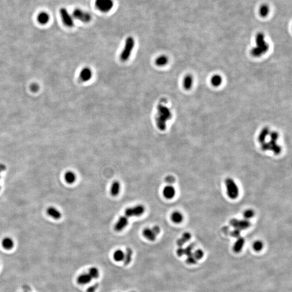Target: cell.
I'll list each match as a JSON object with an SVG mask.
<instances>
[{
    "label": "cell",
    "instance_id": "5bb4252c",
    "mask_svg": "<svg viewBox=\"0 0 292 292\" xmlns=\"http://www.w3.org/2000/svg\"><path fill=\"white\" fill-rule=\"evenodd\" d=\"M169 58L166 55H162L157 57L155 60V64L159 67H164L168 63Z\"/></svg>",
    "mask_w": 292,
    "mask_h": 292
},
{
    "label": "cell",
    "instance_id": "30bf717a",
    "mask_svg": "<svg viewBox=\"0 0 292 292\" xmlns=\"http://www.w3.org/2000/svg\"><path fill=\"white\" fill-rule=\"evenodd\" d=\"M93 71L92 69L88 67H84L82 69L79 74L80 80L83 82L89 81L93 77Z\"/></svg>",
    "mask_w": 292,
    "mask_h": 292
},
{
    "label": "cell",
    "instance_id": "836d02e7",
    "mask_svg": "<svg viewBox=\"0 0 292 292\" xmlns=\"http://www.w3.org/2000/svg\"><path fill=\"white\" fill-rule=\"evenodd\" d=\"M193 255L194 258L198 260H200L203 258V255H204V253L203 250L201 249H197L195 250L194 253H193Z\"/></svg>",
    "mask_w": 292,
    "mask_h": 292
},
{
    "label": "cell",
    "instance_id": "d6986e66",
    "mask_svg": "<svg viewBox=\"0 0 292 292\" xmlns=\"http://www.w3.org/2000/svg\"><path fill=\"white\" fill-rule=\"evenodd\" d=\"M2 246L4 249L11 250L14 246V242L11 238H4L2 241Z\"/></svg>",
    "mask_w": 292,
    "mask_h": 292
},
{
    "label": "cell",
    "instance_id": "f35d334b",
    "mask_svg": "<svg viewBox=\"0 0 292 292\" xmlns=\"http://www.w3.org/2000/svg\"><path fill=\"white\" fill-rule=\"evenodd\" d=\"M240 234H241V230H237V229H235L230 233L231 236L233 238H237V239L240 237Z\"/></svg>",
    "mask_w": 292,
    "mask_h": 292
},
{
    "label": "cell",
    "instance_id": "60d3db41",
    "mask_svg": "<svg viewBox=\"0 0 292 292\" xmlns=\"http://www.w3.org/2000/svg\"><path fill=\"white\" fill-rule=\"evenodd\" d=\"M261 148L262 150L264 151L270 150V145L269 142H263L261 144Z\"/></svg>",
    "mask_w": 292,
    "mask_h": 292
},
{
    "label": "cell",
    "instance_id": "4dcf8cb0",
    "mask_svg": "<svg viewBox=\"0 0 292 292\" xmlns=\"http://www.w3.org/2000/svg\"><path fill=\"white\" fill-rule=\"evenodd\" d=\"M269 8L268 6L266 4H263L262 5L260 9H259V13L262 17L267 16L268 14H269Z\"/></svg>",
    "mask_w": 292,
    "mask_h": 292
},
{
    "label": "cell",
    "instance_id": "f6af8a7d",
    "mask_svg": "<svg viewBox=\"0 0 292 292\" xmlns=\"http://www.w3.org/2000/svg\"><path fill=\"white\" fill-rule=\"evenodd\" d=\"M152 230L157 235V234H159L160 233V228L159 226H155L154 227H153V228H152Z\"/></svg>",
    "mask_w": 292,
    "mask_h": 292
},
{
    "label": "cell",
    "instance_id": "9a60e30c",
    "mask_svg": "<svg viewBox=\"0 0 292 292\" xmlns=\"http://www.w3.org/2000/svg\"><path fill=\"white\" fill-rule=\"evenodd\" d=\"M92 278L88 273H83L80 274L77 278L78 284L82 285L89 284L92 281Z\"/></svg>",
    "mask_w": 292,
    "mask_h": 292
},
{
    "label": "cell",
    "instance_id": "bcb514c9",
    "mask_svg": "<svg viewBox=\"0 0 292 292\" xmlns=\"http://www.w3.org/2000/svg\"><path fill=\"white\" fill-rule=\"evenodd\" d=\"M6 169V166L3 163H0V173H2V171H4Z\"/></svg>",
    "mask_w": 292,
    "mask_h": 292
},
{
    "label": "cell",
    "instance_id": "7402d4cb",
    "mask_svg": "<svg viewBox=\"0 0 292 292\" xmlns=\"http://www.w3.org/2000/svg\"><path fill=\"white\" fill-rule=\"evenodd\" d=\"M211 83L214 87H218L222 83V77L219 74H215L211 77Z\"/></svg>",
    "mask_w": 292,
    "mask_h": 292
},
{
    "label": "cell",
    "instance_id": "7dc6e473",
    "mask_svg": "<svg viewBox=\"0 0 292 292\" xmlns=\"http://www.w3.org/2000/svg\"><path fill=\"white\" fill-rule=\"evenodd\" d=\"M134 292V291H133V292Z\"/></svg>",
    "mask_w": 292,
    "mask_h": 292
},
{
    "label": "cell",
    "instance_id": "7c38bea8",
    "mask_svg": "<svg viewBox=\"0 0 292 292\" xmlns=\"http://www.w3.org/2000/svg\"><path fill=\"white\" fill-rule=\"evenodd\" d=\"M194 82V79L192 75L190 74L186 75L182 81V86L184 89L187 90H189L192 88Z\"/></svg>",
    "mask_w": 292,
    "mask_h": 292
},
{
    "label": "cell",
    "instance_id": "6da1fadb",
    "mask_svg": "<svg viewBox=\"0 0 292 292\" xmlns=\"http://www.w3.org/2000/svg\"><path fill=\"white\" fill-rule=\"evenodd\" d=\"M172 118L171 111L163 103H160L157 108L155 122L157 127L161 131H163L167 127V121Z\"/></svg>",
    "mask_w": 292,
    "mask_h": 292
},
{
    "label": "cell",
    "instance_id": "f907efd6",
    "mask_svg": "<svg viewBox=\"0 0 292 292\" xmlns=\"http://www.w3.org/2000/svg\"></svg>",
    "mask_w": 292,
    "mask_h": 292
},
{
    "label": "cell",
    "instance_id": "8fae6325",
    "mask_svg": "<svg viewBox=\"0 0 292 292\" xmlns=\"http://www.w3.org/2000/svg\"><path fill=\"white\" fill-rule=\"evenodd\" d=\"M128 218L125 216H122L120 217L115 223L114 230L117 232H120L124 230L128 225Z\"/></svg>",
    "mask_w": 292,
    "mask_h": 292
},
{
    "label": "cell",
    "instance_id": "7a4b0ae2",
    "mask_svg": "<svg viewBox=\"0 0 292 292\" xmlns=\"http://www.w3.org/2000/svg\"><path fill=\"white\" fill-rule=\"evenodd\" d=\"M135 40L132 36H129L126 39L125 46L120 55V58L122 61L125 62L130 59L135 47Z\"/></svg>",
    "mask_w": 292,
    "mask_h": 292
},
{
    "label": "cell",
    "instance_id": "e575fe53",
    "mask_svg": "<svg viewBox=\"0 0 292 292\" xmlns=\"http://www.w3.org/2000/svg\"><path fill=\"white\" fill-rule=\"evenodd\" d=\"M194 247V244H190L189 246L187 247L186 248H184V250H185V255H187V257L188 256V255H192V254H193L192 250L193 249Z\"/></svg>",
    "mask_w": 292,
    "mask_h": 292
},
{
    "label": "cell",
    "instance_id": "ab89813d",
    "mask_svg": "<svg viewBox=\"0 0 292 292\" xmlns=\"http://www.w3.org/2000/svg\"><path fill=\"white\" fill-rule=\"evenodd\" d=\"M98 283L94 284L93 285L90 286L88 288L87 290V292H95L98 288Z\"/></svg>",
    "mask_w": 292,
    "mask_h": 292
},
{
    "label": "cell",
    "instance_id": "277c9868",
    "mask_svg": "<svg viewBox=\"0 0 292 292\" xmlns=\"http://www.w3.org/2000/svg\"><path fill=\"white\" fill-rule=\"evenodd\" d=\"M95 6L101 13H108L113 9L114 1L113 0H95Z\"/></svg>",
    "mask_w": 292,
    "mask_h": 292
},
{
    "label": "cell",
    "instance_id": "ffe728a7",
    "mask_svg": "<svg viewBox=\"0 0 292 292\" xmlns=\"http://www.w3.org/2000/svg\"><path fill=\"white\" fill-rule=\"evenodd\" d=\"M143 235L144 236V238H146L147 240L151 241H154L156 239L157 235L153 232L152 229H150L148 228H146L144 230H143Z\"/></svg>",
    "mask_w": 292,
    "mask_h": 292
},
{
    "label": "cell",
    "instance_id": "d6a6232c",
    "mask_svg": "<svg viewBox=\"0 0 292 292\" xmlns=\"http://www.w3.org/2000/svg\"><path fill=\"white\" fill-rule=\"evenodd\" d=\"M253 247L254 250L257 252H260L262 249L263 247V244L261 241L258 240L254 242V243L253 244Z\"/></svg>",
    "mask_w": 292,
    "mask_h": 292
},
{
    "label": "cell",
    "instance_id": "484cf974",
    "mask_svg": "<svg viewBox=\"0 0 292 292\" xmlns=\"http://www.w3.org/2000/svg\"><path fill=\"white\" fill-rule=\"evenodd\" d=\"M65 179L68 184H72L76 181V176L73 171H67L65 174Z\"/></svg>",
    "mask_w": 292,
    "mask_h": 292
},
{
    "label": "cell",
    "instance_id": "f546056e",
    "mask_svg": "<svg viewBox=\"0 0 292 292\" xmlns=\"http://www.w3.org/2000/svg\"><path fill=\"white\" fill-rule=\"evenodd\" d=\"M92 279H97L99 277L100 272L98 269L96 267H91L88 271V273Z\"/></svg>",
    "mask_w": 292,
    "mask_h": 292
},
{
    "label": "cell",
    "instance_id": "52a82bcc",
    "mask_svg": "<svg viewBox=\"0 0 292 292\" xmlns=\"http://www.w3.org/2000/svg\"><path fill=\"white\" fill-rule=\"evenodd\" d=\"M144 211L145 208L144 206L137 205L126 209L125 211V217H127L128 218L133 217H140L144 214Z\"/></svg>",
    "mask_w": 292,
    "mask_h": 292
},
{
    "label": "cell",
    "instance_id": "3957f363",
    "mask_svg": "<svg viewBox=\"0 0 292 292\" xmlns=\"http://www.w3.org/2000/svg\"><path fill=\"white\" fill-rule=\"evenodd\" d=\"M225 184L228 196H229V198L232 199L237 198L239 191L237 185L233 180L231 178H228L226 180Z\"/></svg>",
    "mask_w": 292,
    "mask_h": 292
},
{
    "label": "cell",
    "instance_id": "8992f818",
    "mask_svg": "<svg viewBox=\"0 0 292 292\" xmlns=\"http://www.w3.org/2000/svg\"><path fill=\"white\" fill-rule=\"evenodd\" d=\"M60 14L64 25L67 27H73L74 25V21L73 17L70 14V13L65 8H61L60 9Z\"/></svg>",
    "mask_w": 292,
    "mask_h": 292
},
{
    "label": "cell",
    "instance_id": "74e56055",
    "mask_svg": "<svg viewBox=\"0 0 292 292\" xmlns=\"http://www.w3.org/2000/svg\"><path fill=\"white\" fill-rule=\"evenodd\" d=\"M269 135H270L271 140L273 141H276V142L279 136V134L276 131H271V133L270 132Z\"/></svg>",
    "mask_w": 292,
    "mask_h": 292
},
{
    "label": "cell",
    "instance_id": "e0dca14e",
    "mask_svg": "<svg viewBox=\"0 0 292 292\" xmlns=\"http://www.w3.org/2000/svg\"><path fill=\"white\" fill-rule=\"evenodd\" d=\"M47 214L50 217H52L55 220L60 219L61 217V213L58 211L57 209L55 208L54 207H50L47 209Z\"/></svg>",
    "mask_w": 292,
    "mask_h": 292
},
{
    "label": "cell",
    "instance_id": "cb8c5ba5",
    "mask_svg": "<svg viewBox=\"0 0 292 292\" xmlns=\"http://www.w3.org/2000/svg\"><path fill=\"white\" fill-rule=\"evenodd\" d=\"M132 255H133V250L130 248H127L125 253V258L123 259V263L124 265H128L130 264L132 260Z\"/></svg>",
    "mask_w": 292,
    "mask_h": 292
},
{
    "label": "cell",
    "instance_id": "d4e9b609",
    "mask_svg": "<svg viewBox=\"0 0 292 292\" xmlns=\"http://www.w3.org/2000/svg\"><path fill=\"white\" fill-rule=\"evenodd\" d=\"M269 133H270V131H269V128H263L259 134V138H258L259 142L261 144L265 142L266 139L267 138V136L269 135Z\"/></svg>",
    "mask_w": 292,
    "mask_h": 292
},
{
    "label": "cell",
    "instance_id": "d590c367",
    "mask_svg": "<svg viewBox=\"0 0 292 292\" xmlns=\"http://www.w3.org/2000/svg\"><path fill=\"white\" fill-rule=\"evenodd\" d=\"M254 215V212L252 209H248L244 213V217L246 219H250Z\"/></svg>",
    "mask_w": 292,
    "mask_h": 292
},
{
    "label": "cell",
    "instance_id": "4fadbf2b",
    "mask_svg": "<svg viewBox=\"0 0 292 292\" xmlns=\"http://www.w3.org/2000/svg\"><path fill=\"white\" fill-rule=\"evenodd\" d=\"M163 194L167 199L173 198L175 195V189L171 185L166 186L163 190Z\"/></svg>",
    "mask_w": 292,
    "mask_h": 292
},
{
    "label": "cell",
    "instance_id": "5b68a950",
    "mask_svg": "<svg viewBox=\"0 0 292 292\" xmlns=\"http://www.w3.org/2000/svg\"><path fill=\"white\" fill-rule=\"evenodd\" d=\"M72 16L84 23H89L92 19L90 14L79 8H76L74 10Z\"/></svg>",
    "mask_w": 292,
    "mask_h": 292
},
{
    "label": "cell",
    "instance_id": "c3c4849f",
    "mask_svg": "<svg viewBox=\"0 0 292 292\" xmlns=\"http://www.w3.org/2000/svg\"><path fill=\"white\" fill-rule=\"evenodd\" d=\"M0 189H1V187H0Z\"/></svg>",
    "mask_w": 292,
    "mask_h": 292
},
{
    "label": "cell",
    "instance_id": "44dd1931",
    "mask_svg": "<svg viewBox=\"0 0 292 292\" xmlns=\"http://www.w3.org/2000/svg\"><path fill=\"white\" fill-rule=\"evenodd\" d=\"M120 188H121L120 183L117 181L114 182L111 186V195L113 196H117L120 193Z\"/></svg>",
    "mask_w": 292,
    "mask_h": 292
},
{
    "label": "cell",
    "instance_id": "603a6c76",
    "mask_svg": "<svg viewBox=\"0 0 292 292\" xmlns=\"http://www.w3.org/2000/svg\"><path fill=\"white\" fill-rule=\"evenodd\" d=\"M190 238H191V234L189 233H188V232L185 233L183 234L181 238L177 240L176 244H177V246L179 247H182V246L186 242H188V241L190 239Z\"/></svg>",
    "mask_w": 292,
    "mask_h": 292
},
{
    "label": "cell",
    "instance_id": "ee69618b",
    "mask_svg": "<svg viewBox=\"0 0 292 292\" xmlns=\"http://www.w3.org/2000/svg\"><path fill=\"white\" fill-rule=\"evenodd\" d=\"M30 88L32 92H38V90L39 89V87L38 84H33L30 86Z\"/></svg>",
    "mask_w": 292,
    "mask_h": 292
},
{
    "label": "cell",
    "instance_id": "2e32d148",
    "mask_svg": "<svg viewBox=\"0 0 292 292\" xmlns=\"http://www.w3.org/2000/svg\"><path fill=\"white\" fill-rule=\"evenodd\" d=\"M37 20L39 23L42 25H44L48 23L50 20V16L47 12L42 11L38 14Z\"/></svg>",
    "mask_w": 292,
    "mask_h": 292
},
{
    "label": "cell",
    "instance_id": "4316f807",
    "mask_svg": "<svg viewBox=\"0 0 292 292\" xmlns=\"http://www.w3.org/2000/svg\"><path fill=\"white\" fill-rule=\"evenodd\" d=\"M269 144L270 145V150L273 151L275 154H279L281 152V146L277 144L276 141H273L271 140L269 141Z\"/></svg>",
    "mask_w": 292,
    "mask_h": 292
},
{
    "label": "cell",
    "instance_id": "8d00e7d4",
    "mask_svg": "<svg viewBox=\"0 0 292 292\" xmlns=\"http://www.w3.org/2000/svg\"><path fill=\"white\" fill-rule=\"evenodd\" d=\"M187 259H186V262L188 264H190V265H194V264H195L197 262V260H196L195 258H194L193 255L192 254V255H188L187 256Z\"/></svg>",
    "mask_w": 292,
    "mask_h": 292
},
{
    "label": "cell",
    "instance_id": "b9f144b4",
    "mask_svg": "<svg viewBox=\"0 0 292 292\" xmlns=\"http://www.w3.org/2000/svg\"><path fill=\"white\" fill-rule=\"evenodd\" d=\"M165 181L168 184H173L174 182H175V179L172 176H168L166 177Z\"/></svg>",
    "mask_w": 292,
    "mask_h": 292
},
{
    "label": "cell",
    "instance_id": "681fc988",
    "mask_svg": "<svg viewBox=\"0 0 292 292\" xmlns=\"http://www.w3.org/2000/svg\"><path fill=\"white\" fill-rule=\"evenodd\" d=\"M0 178H1V176H0Z\"/></svg>",
    "mask_w": 292,
    "mask_h": 292
},
{
    "label": "cell",
    "instance_id": "f1b7e54d",
    "mask_svg": "<svg viewBox=\"0 0 292 292\" xmlns=\"http://www.w3.org/2000/svg\"><path fill=\"white\" fill-rule=\"evenodd\" d=\"M124 258H125V253L123 252L122 250L118 249L114 253L113 258L117 262L123 261Z\"/></svg>",
    "mask_w": 292,
    "mask_h": 292
},
{
    "label": "cell",
    "instance_id": "ac0fdd59",
    "mask_svg": "<svg viewBox=\"0 0 292 292\" xmlns=\"http://www.w3.org/2000/svg\"><path fill=\"white\" fill-rule=\"evenodd\" d=\"M245 240L242 237H239L238 238L237 240L234 243L233 246V250L234 252L239 253L242 250V248L244 246Z\"/></svg>",
    "mask_w": 292,
    "mask_h": 292
},
{
    "label": "cell",
    "instance_id": "1f68e13d",
    "mask_svg": "<svg viewBox=\"0 0 292 292\" xmlns=\"http://www.w3.org/2000/svg\"><path fill=\"white\" fill-rule=\"evenodd\" d=\"M250 54L252 55L253 57H260L262 55L264 54L262 52V50L260 48H258L257 47H254L251 49Z\"/></svg>",
    "mask_w": 292,
    "mask_h": 292
},
{
    "label": "cell",
    "instance_id": "7bdbcfd3",
    "mask_svg": "<svg viewBox=\"0 0 292 292\" xmlns=\"http://www.w3.org/2000/svg\"><path fill=\"white\" fill-rule=\"evenodd\" d=\"M176 254L179 257H182L184 255H185V250L184 248H182V247H180L177 249L176 250Z\"/></svg>",
    "mask_w": 292,
    "mask_h": 292
},
{
    "label": "cell",
    "instance_id": "83f0119b",
    "mask_svg": "<svg viewBox=\"0 0 292 292\" xmlns=\"http://www.w3.org/2000/svg\"><path fill=\"white\" fill-rule=\"evenodd\" d=\"M171 219L173 222L175 223H179L183 220V216L179 212H174L171 215Z\"/></svg>",
    "mask_w": 292,
    "mask_h": 292
},
{
    "label": "cell",
    "instance_id": "ba28073f",
    "mask_svg": "<svg viewBox=\"0 0 292 292\" xmlns=\"http://www.w3.org/2000/svg\"><path fill=\"white\" fill-rule=\"evenodd\" d=\"M230 225L233 226L235 229L242 230H246L250 226L249 221L247 219L244 220H238L236 219H232L230 222Z\"/></svg>",
    "mask_w": 292,
    "mask_h": 292
},
{
    "label": "cell",
    "instance_id": "9c48e42d",
    "mask_svg": "<svg viewBox=\"0 0 292 292\" xmlns=\"http://www.w3.org/2000/svg\"><path fill=\"white\" fill-rule=\"evenodd\" d=\"M255 41L257 44V47L260 48L263 54H265V53L268 51L269 49V45L267 43V42L265 41V36L262 33H258L256 36V39H255Z\"/></svg>",
    "mask_w": 292,
    "mask_h": 292
}]
</instances>
